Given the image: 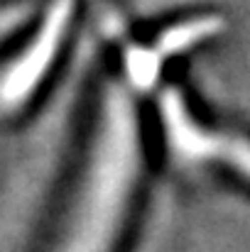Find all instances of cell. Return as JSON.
<instances>
[{"mask_svg": "<svg viewBox=\"0 0 250 252\" xmlns=\"http://www.w3.org/2000/svg\"><path fill=\"white\" fill-rule=\"evenodd\" d=\"M138 169V120L130 100L113 93L96 147L91 179L83 189L64 252H108L125 211Z\"/></svg>", "mask_w": 250, "mask_h": 252, "instance_id": "cell-1", "label": "cell"}, {"mask_svg": "<svg viewBox=\"0 0 250 252\" xmlns=\"http://www.w3.org/2000/svg\"><path fill=\"white\" fill-rule=\"evenodd\" d=\"M71 10H74L71 0H57L52 10L44 15L27 49L15 59L10 71H5V76L0 79V103L2 105H17L25 95L35 91L39 79L47 74L69 30Z\"/></svg>", "mask_w": 250, "mask_h": 252, "instance_id": "cell-2", "label": "cell"}, {"mask_svg": "<svg viewBox=\"0 0 250 252\" xmlns=\"http://www.w3.org/2000/svg\"><path fill=\"white\" fill-rule=\"evenodd\" d=\"M216 27H218V25H216L214 20H196V22H186L184 27H174V30H169L165 37L160 39V44H162L165 54H172V52H179V49L189 47L191 42H196V39H201V37L211 34Z\"/></svg>", "mask_w": 250, "mask_h": 252, "instance_id": "cell-3", "label": "cell"}]
</instances>
